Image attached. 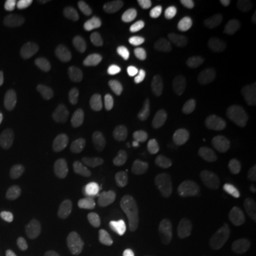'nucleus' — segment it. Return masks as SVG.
I'll list each match as a JSON object with an SVG mask.
<instances>
[{"instance_id":"1","label":"nucleus","mask_w":256,"mask_h":256,"mask_svg":"<svg viewBox=\"0 0 256 256\" xmlns=\"http://www.w3.org/2000/svg\"><path fill=\"white\" fill-rule=\"evenodd\" d=\"M138 224L132 214L126 208L118 210L104 229L106 238L112 245H131L137 235Z\"/></svg>"},{"instance_id":"2","label":"nucleus","mask_w":256,"mask_h":256,"mask_svg":"<svg viewBox=\"0 0 256 256\" xmlns=\"http://www.w3.org/2000/svg\"><path fill=\"white\" fill-rule=\"evenodd\" d=\"M77 101V92L66 84H56L50 87L42 97L40 108L48 118H56L72 108Z\"/></svg>"},{"instance_id":"3","label":"nucleus","mask_w":256,"mask_h":256,"mask_svg":"<svg viewBox=\"0 0 256 256\" xmlns=\"http://www.w3.org/2000/svg\"><path fill=\"white\" fill-rule=\"evenodd\" d=\"M50 43L44 32L33 28H18L8 37V48L16 54H34L43 52Z\"/></svg>"},{"instance_id":"4","label":"nucleus","mask_w":256,"mask_h":256,"mask_svg":"<svg viewBox=\"0 0 256 256\" xmlns=\"http://www.w3.org/2000/svg\"><path fill=\"white\" fill-rule=\"evenodd\" d=\"M33 201H34V195H33L32 184L28 180H18L12 185L9 192L8 208H9L10 216L18 222L26 220L32 212Z\"/></svg>"},{"instance_id":"5","label":"nucleus","mask_w":256,"mask_h":256,"mask_svg":"<svg viewBox=\"0 0 256 256\" xmlns=\"http://www.w3.org/2000/svg\"><path fill=\"white\" fill-rule=\"evenodd\" d=\"M111 111L126 124H137L142 118V107L134 94L127 90H117L110 101Z\"/></svg>"},{"instance_id":"6","label":"nucleus","mask_w":256,"mask_h":256,"mask_svg":"<svg viewBox=\"0 0 256 256\" xmlns=\"http://www.w3.org/2000/svg\"><path fill=\"white\" fill-rule=\"evenodd\" d=\"M246 9L248 4L240 0L224 2V3H218L210 8L206 12V18L210 24L216 28H225L238 22L239 18L245 14Z\"/></svg>"},{"instance_id":"7","label":"nucleus","mask_w":256,"mask_h":256,"mask_svg":"<svg viewBox=\"0 0 256 256\" xmlns=\"http://www.w3.org/2000/svg\"><path fill=\"white\" fill-rule=\"evenodd\" d=\"M136 146L140 158L151 165H158L164 161L165 146L162 140L151 132H141L136 138Z\"/></svg>"},{"instance_id":"8","label":"nucleus","mask_w":256,"mask_h":256,"mask_svg":"<svg viewBox=\"0 0 256 256\" xmlns=\"http://www.w3.org/2000/svg\"><path fill=\"white\" fill-rule=\"evenodd\" d=\"M168 240V224L164 218H156L146 226L142 236V248L146 255L160 254Z\"/></svg>"},{"instance_id":"9","label":"nucleus","mask_w":256,"mask_h":256,"mask_svg":"<svg viewBox=\"0 0 256 256\" xmlns=\"http://www.w3.org/2000/svg\"><path fill=\"white\" fill-rule=\"evenodd\" d=\"M201 37L194 34V33H186L182 37L176 38L174 43H171L168 47V57L172 62H184L186 58H191L195 56H200L202 53Z\"/></svg>"},{"instance_id":"10","label":"nucleus","mask_w":256,"mask_h":256,"mask_svg":"<svg viewBox=\"0 0 256 256\" xmlns=\"http://www.w3.org/2000/svg\"><path fill=\"white\" fill-rule=\"evenodd\" d=\"M204 112L195 107H185L174 112L166 121V130L171 132H191L204 121Z\"/></svg>"},{"instance_id":"11","label":"nucleus","mask_w":256,"mask_h":256,"mask_svg":"<svg viewBox=\"0 0 256 256\" xmlns=\"http://www.w3.org/2000/svg\"><path fill=\"white\" fill-rule=\"evenodd\" d=\"M181 215L190 222H200L205 216L204 195L200 188H188L180 200Z\"/></svg>"},{"instance_id":"12","label":"nucleus","mask_w":256,"mask_h":256,"mask_svg":"<svg viewBox=\"0 0 256 256\" xmlns=\"http://www.w3.org/2000/svg\"><path fill=\"white\" fill-rule=\"evenodd\" d=\"M74 181L80 185L84 194L92 200H100L107 192V182L101 175L88 170H77L73 175Z\"/></svg>"},{"instance_id":"13","label":"nucleus","mask_w":256,"mask_h":256,"mask_svg":"<svg viewBox=\"0 0 256 256\" xmlns=\"http://www.w3.org/2000/svg\"><path fill=\"white\" fill-rule=\"evenodd\" d=\"M146 87L150 96L161 106H166L172 100V94H174L172 86L165 74L160 72L150 73L146 78Z\"/></svg>"},{"instance_id":"14","label":"nucleus","mask_w":256,"mask_h":256,"mask_svg":"<svg viewBox=\"0 0 256 256\" xmlns=\"http://www.w3.org/2000/svg\"><path fill=\"white\" fill-rule=\"evenodd\" d=\"M128 32L134 37L146 42H156L158 38V30L156 23L142 13H134L127 20Z\"/></svg>"},{"instance_id":"15","label":"nucleus","mask_w":256,"mask_h":256,"mask_svg":"<svg viewBox=\"0 0 256 256\" xmlns=\"http://www.w3.org/2000/svg\"><path fill=\"white\" fill-rule=\"evenodd\" d=\"M70 128L82 140L90 142V144L98 142L101 140V136H102V131H101L98 122L90 116H76V117H73L70 121Z\"/></svg>"},{"instance_id":"16","label":"nucleus","mask_w":256,"mask_h":256,"mask_svg":"<svg viewBox=\"0 0 256 256\" xmlns=\"http://www.w3.org/2000/svg\"><path fill=\"white\" fill-rule=\"evenodd\" d=\"M216 170L222 176V180L228 184L229 186L234 191H239L244 184L246 181V175L245 171L236 161L232 160H220V162L216 164Z\"/></svg>"},{"instance_id":"17","label":"nucleus","mask_w":256,"mask_h":256,"mask_svg":"<svg viewBox=\"0 0 256 256\" xmlns=\"http://www.w3.org/2000/svg\"><path fill=\"white\" fill-rule=\"evenodd\" d=\"M181 82L186 90L192 92H204L206 90V82L201 68L195 64H186L181 70Z\"/></svg>"},{"instance_id":"18","label":"nucleus","mask_w":256,"mask_h":256,"mask_svg":"<svg viewBox=\"0 0 256 256\" xmlns=\"http://www.w3.org/2000/svg\"><path fill=\"white\" fill-rule=\"evenodd\" d=\"M156 191H158V182L154 176L148 175L144 176L137 186L138 202L142 208L151 210L154 208L156 201Z\"/></svg>"},{"instance_id":"19","label":"nucleus","mask_w":256,"mask_h":256,"mask_svg":"<svg viewBox=\"0 0 256 256\" xmlns=\"http://www.w3.org/2000/svg\"><path fill=\"white\" fill-rule=\"evenodd\" d=\"M156 16L164 23L166 28L172 32H178L184 28L182 16L171 6L168 2H158L156 6Z\"/></svg>"},{"instance_id":"20","label":"nucleus","mask_w":256,"mask_h":256,"mask_svg":"<svg viewBox=\"0 0 256 256\" xmlns=\"http://www.w3.org/2000/svg\"><path fill=\"white\" fill-rule=\"evenodd\" d=\"M228 210V200L225 192L220 188H212L210 192V214L214 220H220L225 218Z\"/></svg>"},{"instance_id":"21","label":"nucleus","mask_w":256,"mask_h":256,"mask_svg":"<svg viewBox=\"0 0 256 256\" xmlns=\"http://www.w3.org/2000/svg\"><path fill=\"white\" fill-rule=\"evenodd\" d=\"M64 4V0H38L33 4V13L37 18H53L63 9Z\"/></svg>"},{"instance_id":"22","label":"nucleus","mask_w":256,"mask_h":256,"mask_svg":"<svg viewBox=\"0 0 256 256\" xmlns=\"http://www.w3.org/2000/svg\"><path fill=\"white\" fill-rule=\"evenodd\" d=\"M234 104L248 120L256 118V98L250 92H242L235 94Z\"/></svg>"},{"instance_id":"23","label":"nucleus","mask_w":256,"mask_h":256,"mask_svg":"<svg viewBox=\"0 0 256 256\" xmlns=\"http://www.w3.org/2000/svg\"><path fill=\"white\" fill-rule=\"evenodd\" d=\"M33 12V2L30 0H13L9 8L10 20L16 23H23L30 18V13Z\"/></svg>"},{"instance_id":"24","label":"nucleus","mask_w":256,"mask_h":256,"mask_svg":"<svg viewBox=\"0 0 256 256\" xmlns=\"http://www.w3.org/2000/svg\"><path fill=\"white\" fill-rule=\"evenodd\" d=\"M242 142V137L239 136L236 131L234 130H222L218 132V136L215 138V146L220 150H232L235 146H238Z\"/></svg>"},{"instance_id":"25","label":"nucleus","mask_w":256,"mask_h":256,"mask_svg":"<svg viewBox=\"0 0 256 256\" xmlns=\"http://www.w3.org/2000/svg\"><path fill=\"white\" fill-rule=\"evenodd\" d=\"M244 40L248 44H256V18L250 22L244 30Z\"/></svg>"},{"instance_id":"26","label":"nucleus","mask_w":256,"mask_h":256,"mask_svg":"<svg viewBox=\"0 0 256 256\" xmlns=\"http://www.w3.org/2000/svg\"><path fill=\"white\" fill-rule=\"evenodd\" d=\"M8 165V146L4 142H0V172L6 170Z\"/></svg>"},{"instance_id":"27","label":"nucleus","mask_w":256,"mask_h":256,"mask_svg":"<svg viewBox=\"0 0 256 256\" xmlns=\"http://www.w3.org/2000/svg\"><path fill=\"white\" fill-rule=\"evenodd\" d=\"M4 240H6V229H4V226L0 224V249L3 246Z\"/></svg>"},{"instance_id":"28","label":"nucleus","mask_w":256,"mask_h":256,"mask_svg":"<svg viewBox=\"0 0 256 256\" xmlns=\"http://www.w3.org/2000/svg\"><path fill=\"white\" fill-rule=\"evenodd\" d=\"M230 256H254L249 250H236V252H234Z\"/></svg>"},{"instance_id":"29","label":"nucleus","mask_w":256,"mask_h":256,"mask_svg":"<svg viewBox=\"0 0 256 256\" xmlns=\"http://www.w3.org/2000/svg\"><path fill=\"white\" fill-rule=\"evenodd\" d=\"M94 3H97V2H77V4H80V6H84V8H88L90 4H94Z\"/></svg>"},{"instance_id":"30","label":"nucleus","mask_w":256,"mask_h":256,"mask_svg":"<svg viewBox=\"0 0 256 256\" xmlns=\"http://www.w3.org/2000/svg\"><path fill=\"white\" fill-rule=\"evenodd\" d=\"M254 142H255V146H256V136L254 137Z\"/></svg>"}]
</instances>
